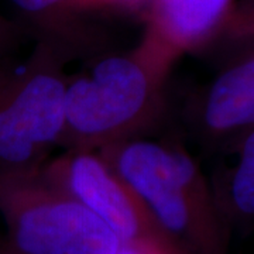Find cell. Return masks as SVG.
Listing matches in <instances>:
<instances>
[{
    "instance_id": "obj_1",
    "label": "cell",
    "mask_w": 254,
    "mask_h": 254,
    "mask_svg": "<svg viewBox=\"0 0 254 254\" xmlns=\"http://www.w3.org/2000/svg\"><path fill=\"white\" fill-rule=\"evenodd\" d=\"M171 71L138 46L92 57L68 76L60 148L99 151L158 128L168 113Z\"/></svg>"
},
{
    "instance_id": "obj_2",
    "label": "cell",
    "mask_w": 254,
    "mask_h": 254,
    "mask_svg": "<svg viewBox=\"0 0 254 254\" xmlns=\"http://www.w3.org/2000/svg\"><path fill=\"white\" fill-rule=\"evenodd\" d=\"M185 254H229L225 225L199 163L178 138H134L98 151Z\"/></svg>"
},
{
    "instance_id": "obj_3",
    "label": "cell",
    "mask_w": 254,
    "mask_h": 254,
    "mask_svg": "<svg viewBox=\"0 0 254 254\" xmlns=\"http://www.w3.org/2000/svg\"><path fill=\"white\" fill-rule=\"evenodd\" d=\"M69 60L36 43L0 69V175L38 171L60 148Z\"/></svg>"
},
{
    "instance_id": "obj_4",
    "label": "cell",
    "mask_w": 254,
    "mask_h": 254,
    "mask_svg": "<svg viewBox=\"0 0 254 254\" xmlns=\"http://www.w3.org/2000/svg\"><path fill=\"white\" fill-rule=\"evenodd\" d=\"M7 254H115L122 242L96 215L36 173L0 175Z\"/></svg>"
},
{
    "instance_id": "obj_5",
    "label": "cell",
    "mask_w": 254,
    "mask_h": 254,
    "mask_svg": "<svg viewBox=\"0 0 254 254\" xmlns=\"http://www.w3.org/2000/svg\"><path fill=\"white\" fill-rule=\"evenodd\" d=\"M40 173L96 215L122 243L151 242L182 252L98 151L64 150L53 155Z\"/></svg>"
},
{
    "instance_id": "obj_6",
    "label": "cell",
    "mask_w": 254,
    "mask_h": 254,
    "mask_svg": "<svg viewBox=\"0 0 254 254\" xmlns=\"http://www.w3.org/2000/svg\"><path fill=\"white\" fill-rule=\"evenodd\" d=\"M182 125L206 154L254 128V50H237L206 83L195 88L181 110Z\"/></svg>"
},
{
    "instance_id": "obj_7",
    "label": "cell",
    "mask_w": 254,
    "mask_h": 254,
    "mask_svg": "<svg viewBox=\"0 0 254 254\" xmlns=\"http://www.w3.org/2000/svg\"><path fill=\"white\" fill-rule=\"evenodd\" d=\"M143 16L144 31L137 46L170 68L230 28L253 30L252 21L236 24L237 0H150Z\"/></svg>"
},
{
    "instance_id": "obj_8",
    "label": "cell",
    "mask_w": 254,
    "mask_h": 254,
    "mask_svg": "<svg viewBox=\"0 0 254 254\" xmlns=\"http://www.w3.org/2000/svg\"><path fill=\"white\" fill-rule=\"evenodd\" d=\"M17 11V23L36 43L53 47L69 63L105 53L100 31L88 21L95 13L93 0H9Z\"/></svg>"
},
{
    "instance_id": "obj_9",
    "label": "cell",
    "mask_w": 254,
    "mask_h": 254,
    "mask_svg": "<svg viewBox=\"0 0 254 254\" xmlns=\"http://www.w3.org/2000/svg\"><path fill=\"white\" fill-rule=\"evenodd\" d=\"M206 177L219 215L230 232H247L254 220V128L216 151Z\"/></svg>"
},
{
    "instance_id": "obj_10",
    "label": "cell",
    "mask_w": 254,
    "mask_h": 254,
    "mask_svg": "<svg viewBox=\"0 0 254 254\" xmlns=\"http://www.w3.org/2000/svg\"><path fill=\"white\" fill-rule=\"evenodd\" d=\"M26 31L18 24L0 13V69L13 61L20 41Z\"/></svg>"
},
{
    "instance_id": "obj_11",
    "label": "cell",
    "mask_w": 254,
    "mask_h": 254,
    "mask_svg": "<svg viewBox=\"0 0 254 254\" xmlns=\"http://www.w3.org/2000/svg\"><path fill=\"white\" fill-rule=\"evenodd\" d=\"M115 254H184L170 246L151 243V242H130L122 243Z\"/></svg>"
},
{
    "instance_id": "obj_12",
    "label": "cell",
    "mask_w": 254,
    "mask_h": 254,
    "mask_svg": "<svg viewBox=\"0 0 254 254\" xmlns=\"http://www.w3.org/2000/svg\"><path fill=\"white\" fill-rule=\"evenodd\" d=\"M150 0H93L96 11L120 10V11H144Z\"/></svg>"
},
{
    "instance_id": "obj_13",
    "label": "cell",
    "mask_w": 254,
    "mask_h": 254,
    "mask_svg": "<svg viewBox=\"0 0 254 254\" xmlns=\"http://www.w3.org/2000/svg\"><path fill=\"white\" fill-rule=\"evenodd\" d=\"M0 254H7L6 249H4V243H3V240H0Z\"/></svg>"
}]
</instances>
